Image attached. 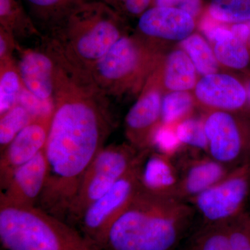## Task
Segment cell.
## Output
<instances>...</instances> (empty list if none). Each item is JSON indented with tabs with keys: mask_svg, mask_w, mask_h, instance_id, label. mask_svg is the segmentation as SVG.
<instances>
[{
	"mask_svg": "<svg viewBox=\"0 0 250 250\" xmlns=\"http://www.w3.org/2000/svg\"><path fill=\"white\" fill-rule=\"evenodd\" d=\"M50 54L56 70L54 109L45 147L49 173L39 207L62 218L115 123L108 97L89 74L58 54Z\"/></svg>",
	"mask_w": 250,
	"mask_h": 250,
	"instance_id": "6da1fadb",
	"label": "cell"
},
{
	"mask_svg": "<svg viewBox=\"0 0 250 250\" xmlns=\"http://www.w3.org/2000/svg\"><path fill=\"white\" fill-rule=\"evenodd\" d=\"M195 215L188 202L141 186L98 246L107 250H174Z\"/></svg>",
	"mask_w": 250,
	"mask_h": 250,
	"instance_id": "7a4b0ae2",
	"label": "cell"
},
{
	"mask_svg": "<svg viewBox=\"0 0 250 250\" xmlns=\"http://www.w3.org/2000/svg\"><path fill=\"white\" fill-rule=\"evenodd\" d=\"M115 14L104 4H75L57 20L42 45L72 66L88 72L124 36Z\"/></svg>",
	"mask_w": 250,
	"mask_h": 250,
	"instance_id": "3957f363",
	"label": "cell"
},
{
	"mask_svg": "<svg viewBox=\"0 0 250 250\" xmlns=\"http://www.w3.org/2000/svg\"><path fill=\"white\" fill-rule=\"evenodd\" d=\"M0 240L6 250H102L39 206L15 205L1 198Z\"/></svg>",
	"mask_w": 250,
	"mask_h": 250,
	"instance_id": "277c9868",
	"label": "cell"
},
{
	"mask_svg": "<svg viewBox=\"0 0 250 250\" xmlns=\"http://www.w3.org/2000/svg\"><path fill=\"white\" fill-rule=\"evenodd\" d=\"M141 153L130 144L105 146L82 176L65 216L79 221L88 207L133 167Z\"/></svg>",
	"mask_w": 250,
	"mask_h": 250,
	"instance_id": "5b68a950",
	"label": "cell"
},
{
	"mask_svg": "<svg viewBox=\"0 0 250 250\" xmlns=\"http://www.w3.org/2000/svg\"><path fill=\"white\" fill-rule=\"evenodd\" d=\"M147 63V53L139 41L124 36L88 73L108 98L119 96L142 75Z\"/></svg>",
	"mask_w": 250,
	"mask_h": 250,
	"instance_id": "8992f818",
	"label": "cell"
},
{
	"mask_svg": "<svg viewBox=\"0 0 250 250\" xmlns=\"http://www.w3.org/2000/svg\"><path fill=\"white\" fill-rule=\"evenodd\" d=\"M250 195V164L231 169L223 178L188 203L202 225L217 223L247 210Z\"/></svg>",
	"mask_w": 250,
	"mask_h": 250,
	"instance_id": "52a82bcc",
	"label": "cell"
},
{
	"mask_svg": "<svg viewBox=\"0 0 250 250\" xmlns=\"http://www.w3.org/2000/svg\"><path fill=\"white\" fill-rule=\"evenodd\" d=\"M207 154L229 168L250 164V116L217 111L204 121Z\"/></svg>",
	"mask_w": 250,
	"mask_h": 250,
	"instance_id": "ba28073f",
	"label": "cell"
},
{
	"mask_svg": "<svg viewBox=\"0 0 250 250\" xmlns=\"http://www.w3.org/2000/svg\"><path fill=\"white\" fill-rule=\"evenodd\" d=\"M149 151L150 149L143 150L133 167L104 195L89 206L79 220L85 236L97 246L141 187V168Z\"/></svg>",
	"mask_w": 250,
	"mask_h": 250,
	"instance_id": "9c48e42d",
	"label": "cell"
},
{
	"mask_svg": "<svg viewBox=\"0 0 250 250\" xmlns=\"http://www.w3.org/2000/svg\"><path fill=\"white\" fill-rule=\"evenodd\" d=\"M53 113V112H52ZM52 114L36 117L24 126L0 157V187L3 190L14 171L45 149Z\"/></svg>",
	"mask_w": 250,
	"mask_h": 250,
	"instance_id": "30bf717a",
	"label": "cell"
},
{
	"mask_svg": "<svg viewBox=\"0 0 250 250\" xmlns=\"http://www.w3.org/2000/svg\"><path fill=\"white\" fill-rule=\"evenodd\" d=\"M187 250H250V213L202 225Z\"/></svg>",
	"mask_w": 250,
	"mask_h": 250,
	"instance_id": "8fae6325",
	"label": "cell"
},
{
	"mask_svg": "<svg viewBox=\"0 0 250 250\" xmlns=\"http://www.w3.org/2000/svg\"><path fill=\"white\" fill-rule=\"evenodd\" d=\"M49 165L45 149L14 171L0 198L15 205L38 206L45 189Z\"/></svg>",
	"mask_w": 250,
	"mask_h": 250,
	"instance_id": "7c38bea8",
	"label": "cell"
},
{
	"mask_svg": "<svg viewBox=\"0 0 250 250\" xmlns=\"http://www.w3.org/2000/svg\"><path fill=\"white\" fill-rule=\"evenodd\" d=\"M177 161L179 179L173 197L187 202L218 182L231 170L208 154L185 156Z\"/></svg>",
	"mask_w": 250,
	"mask_h": 250,
	"instance_id": "4fadbf2b",
	"label": "cell"
},
{
	"mask_svg": "<svg viewBox=\"0 0 250 250\" xmlns=\"http://www.w3.org/2000/svg\"><path fill=\"white\" fill-rule=\"evenodd\" d=\"M18 70L23 86L36 98L53 101L56 63L52 56L44 47L17 48Z\"/></svg>",
	"mask_w": 250,
	"mask_h": 250,
	"instance_id": "5bb4252c",
	"label": "cell"
},
{
	"mask_svg": "<svg viewBox=\"0 0 250 250\" xmlns=\"http://www.w3.org/2000/svg\"><path fill=\"white\" fill-rule=\"evenodd\" d=\"M162 100L158 90L146 91L130 108L125 118L129 144L139 151L151 149L154 131L161 120Z\"/></svg>",
	"mask_w": 250,
	"mask_h": 250,
	"instance_id": "9a60e30c",
	"label": "cell"
},
{
	"mask_svg": "<svg viewBox=\"0 0 250 250\" xmlns=\"http://www.w3.org/2000/svg\"><path fill=\"white\" fill-rule=\"evenodd\" d=\"M195 93L202 104L220 111H238L248 104L244 85L223 74L206 75L197 83Z\"/></svg>",
	"mask_w": 250,
	"mask_h": 250,
	"instance_id": "2e32d148",
	"label": "cell"
},
{
	"mask_svg": "<svg viewBox=\"0 0 250 250\" xmlns=\"http://www.w3.org/2000/svg\"><path fill=\"white\" fill-rule=\"evenodd\" d=\"M195 24L190 14L174 7L156 6L141 16L139 28L149 37L183 40L190 36Z\"/></svg>",
	"mask_w": 250,
	"mask_h": 250,
	"instance_id": "e0dca14e",
	"label": "cell"
},
{
	"mask_svg": "<svg viewBox=\"0 0 250 250\" xmlns=\"http://www.w3.org/2000/svg\"><path fill=\"white\" fill-rule=\"evenodd\" d=\"M179 179V167L174 158L149 151L141 168V186L143 188L173 197Z\"/></svg>",
	"mask_w": 250,
	"mask_h": 250,
	"instance_id": "ac0fdd59",
	"label": "cell"
},
{
	"mask_svg": "<svg viewBox=\"0 0 250 250\" xmlns=\"http://www.w3.org/2000/svg\"><path fill=\"white\" fill-rule=\"evenodd\" d=\"M195 67L183 51H174L169 56L166 64L164 82L174 91H185L195 84Z\"/></svg>",
	"mask_w": 250,
	"mask_h": 250,
	"instance_id": "d6986e66",
	"label": "cell"
},
{
	"mask_svg": "<svg viewBox=\"0 0 250 250\" xmlns=\"http://www.w3.org/2000/svg\"><path fill=\"white\" fill-rule=\"evenodd\" d=\"M23 88L14 58L0 61V116L17 104Z\"/></svg>",
	"mask_w": 250,
	"mask_h": 250,
	"instance_id": "ffe728a7",
	"label": "cell"
},
{
	"mask_svg": "<svg viewBox=\"0 0 250 250\" xmlns=\"http://www.w3.org/2000/svg\"><path fill=\"white\" fill-rule=\"evenodd\" d=\"M0 21L1 27L12 33L16 38L41 36L23 14L16 0H0Z\"/></svg>",
	"mask_w": 250,
	"mask_h": 250,
	"instance_id": "44dd1931",
	"label": "cell"
},
{
	"mask_svg": "<svg viewBox=\"0 0 250 250\" xmlns=\"http://www.w3.org/2000/svg\"><path fill=\"white\" fill-rule=\"evenodd\" d=\"M182 47L201 75L206 76L217 71L218 62L215 54L201 36H189L182 42Z\"/></svg>",
	"mask_w": 250,
	"mask_h": 250,
	"instance_id": "7402d4cb",
	"label": "cell"
},
{
	"mask_svg": "<svg viewBox=\"0 0 250 250\" xmlns=\"http://www.w3.org/2000/svg\"><path fill=\"white\" fill-rule=\"evenodd\" d=\"M33 117L22 105L17 104L9 111L0 116V149L1 152L27 126Z\"/></svg>",
	"mask_w": 250,
	"mask_h": 250,
	"instance_id": "603a6c76",
	"label": "cell"
},
{
	"mask_svg": "<svg viewBox=\"0 0 250 250\" xmlns=\"http://www.w3.org/2000/svg\"><path fill=\"white\" fill-rule=\"evenodd\" d=\"M209 11L220 22L247 23L250 21V0H212Z\"/></svg>",
	"mask_w": 250,
	"mask_h": 250,
	"instance_id": "cb8c5ba5",
	"label": "cell"
},
{
	"mask_svg": "<svg viewBox=\"0 0 250 250\" xmlns=\"http://www.w3.org/2000/svg\"><path fill=\"white\" fill-rule=\"evenodd\" d=\"M214 54L223 65L234 69L245 68L249 64L250 52L245 42L232 37L216 42Z\"/></svg>",
	"mask_w": 250,
	"mask_h": 250,
	"instance_id": "d4e9b609",
	"label": "cell"
},
{
	"mask_svg": "<svg viewBox=\"0 0 250 250\" xmlns=\"http://www.w3.org/2000/svg\"><path fill=\"white\" fill-rule=\"evenodd\" d=\"M192 106V97L186 92L174 91L166 95L161 107L163 124H173L188 113Z\"/></svg>",
	"mask_w": 250,
	"mask_h": 250,
	"instance_id": "484cf974",
	"label": "cell"
},
{
	"mask_svg": "<svg viewBox=\"0 0 250 250\" xmlns=\"http://www.w3.org/2000/svg\"><path fill=\"white\" fill-rule=\"evenodd\" d=\"M175 131L182 146L205 151L207 154L208 144L204 121L196 118H188L179 123Z\"/></svg>",
	"mask_w": 250,
	"mask_h": 250,
	"instance_id": "4316f807",
	"label": "cell"
},
{
	"mask_svg": "<svg viewBox=\"0 0 250 250\" xmlns=\"http://www.w3.org/2000/svg\"><path fill=\"white\" fill-rule=\"evenodd\" d=\"M170 125L161 124L154 131L151 147L155 152L176 158L182 150V145L178 139L175 129L170 128Z\"/></svg>",
	"mask_w": 250,
	"mask_h": 250,
	"instance_id": "83f0119b",
	"label": "cell"
},
{
	"mask_svg": "<svg viewBox=\"0 0 250 250\" xmlns=\"http://www.w3.org/2000/svg\"><path fill=\"white\" fill-rule=\"evenodd\" d=\"M18 104L27 108L33 118L52 114L54 109V101H43L23 88L20 95Z\"/></svg>",
	"mask_w": 250,
	"mask_h": 250,
	"instance_id": "f1b7e54d",
	"label": "cell"
},
{
	"mask_svg": "<svg viewBox=\"0 0 250 250\" xmlns=\"http://www.w3.org/2000/svg\"><path fill=\"white\" fill-rule=\"evenodd\" d=\"M18 46L14 34L0 27V61L14 58V51L17 50Z\"/></svg>",
	"mask_w": 250,
	"mask_h": 250,
	"instance_id": "f546056e",
	"label": "cell"
},
{
	"mask_svg": "<svg viewBox=\"0 0 250 250\" xmlns=\"http://www.w3.org/2000/svg\"><path fill=\"white\" fill-rule=\"evenodd\" d=\"M29 4L41 11H54L59 8H64L68 0H27Z\"/></svg>",
	"mask_w": 250,
	"mask_h": 250,
	"instance_id": "4dcf8cb0",
	"label": "cell"
},
{
	"mask_svg": "<svg viewBox=\"0 0 250 250\" xmlns=\"http://www.w3.org/2000/svg\"><path fill=\"white\" fill-rule=\"evenodd\" d=\"M151 0H127L125 6L126 11L133 15L143 14L147 9Z\"/></svg>",
	"mask_w": 250,
	"mask_h": 250,
	"instance_id": "1f68e13d",
	"label": "cell"
},
{
	"mask_svg": "<svg viewBox=\"0 0 250 250\" xmlns=\"http://www.w3.org/2000/svg\"><path fill=\"white\" fill-rule=\"evenodd\" d=\"M210 40L215 41L216 42H222L232 37L233 34L231 31L228 30L225 28L216 26L214 29H212L209 33L206 35Z\"/></svg>",
	"mask_w": 250,
	"mask_h": 250,
	"instance_id": "d6a6232c",
	"label": "cell"
},
{
	"mask_svg": "<svg viewBox=\"0 0 250 250\" xmlns=\"http://www.w3.org/2000/svg\"><path fill=\"white\" fill-rule=\"evenodd\" d=\"M233 37L247 44L249 37V27L247 23H238L231 28Z\"/></svg>",
	"mask_w": 250,
	"mask_h": 250,
	"instance_id": "836d02e7",
	"label": "cell"
},
{
	"mask_svg": "<svg viewBox=\"0 0 250 250\" xmlns=\"http://www.w3.org/2000/svg\"><path fill=\"white\" fill-rule=\"evenodd\" d=\"M179 9L187 12L191 16H196L200 8V0H182Z\"/></svg>",
	"mask_w": 250,
	"mask_h": 250,
	"instance_id": "e575fe53",
	"label": "cell"
},
{
	"mask_svg": "<svg viewBox=\"0 0 250 250\" xmlns=\"http://www.w3.org/2000/svg\"><path fill=\"white\" fill-rule=\"evenodd\" d=\"M182 0H156V6L160 7H173L175 5L180 4Z\"/></svg>",
	"mask_w": 250,
	"mask_h": 250,
	"instance_id": "d590c367",
	"label": "cell"
},
{
	"mask_svg": "<svg viewBox=\"0 0 250 250\" xmlns=\"http://www.w3.org/2000/svg\"><path fill=\"white\" fill-rule=\"evenodd\" d=\"M245 88H246L247 98H248V104L250 107V78L249 80H247L246 84L244 85Z\"/></svg>",
	"mask_w": 250,
	"mask_h": 250,
	"instance_id": "8d00e7d4",
	"label": "cell"
},
{
	"mask_svg": "<svg viewBox=\"0 0 250 250\" xmlns=\"http://www.w3.org/2000/svg\"><path fill=\"white\" fill-rule=\"evenodd\" d=\"M247 24H248V27H249V37H248V42H247V45H248V49H249L250 47V21L247 22Z\"/></svg>",
	"mask_w": 250,
	"mask_h": 250,
	"instance_id": "74e56055",
	"label": "cell"
},
{
	"mask_svg": "<svg viewBox=\"0 0 250 250\" xmlns=\"http://www.w3.org/2000/svg\"><path fill=\"white\" fill-rule=\"evenodd\" d=\"M247 211L250 213V195L249 197V200H248V206H247Z\"/></svg>",
	"mask_w": 250,
	"mask_h": 250,
	"instance_id": "f35d334b",
	"label": "cell"
},
{
	"mask_svg": "<svg viewBox=\"0 0 250 250\" xmlns=\"http://www.w3.org/2000/svg\"><path fill=\"white\" fill-rule=\"evenodd\" d=\"M122 1H124V3H125V1H127V0H122Z\"/></svg>",
	"mask_w": 250,
	"mask_h": 250,
	"instance_id": "ab89813d",
	"label": "cell"
},
{
	"mask_svg": "<svg viewBox=\"0 0 250 250\" xmlns=\"http://www.w3.org/2000/svg\"><path fill=\"white\" fill-rule=\"evenodd\" d=\"M108 1H109V0H108Z\"/></svg>",
	"mask_w": 250,
	"mask_h": 250,
	"instance_id": "60d3db41",
	"label": "cell"
}]
</instances>
